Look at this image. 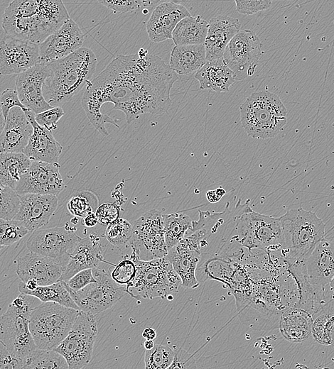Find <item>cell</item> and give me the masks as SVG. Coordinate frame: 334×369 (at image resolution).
Instances as JSON below:
<instances>
[{
	"label": "cell",
	"instance_id": "cell-6",
	"mask_svg": "<svg viewBox=\"0 0 334 369\" xmlns=\"http://www.w3.org/2000/svg\"><path fill=\"white\" fill-rule=\"evenodd\" d=\"M239 111L242 127L253 138H273L287 122V110L283 102L278 95L268 91L251 94Z\"/></svg>",
	"mask_w": 334,
	"mask_h": 369
},
{
	"label": "cell",
	"instance_id": "cell-47",
	"mask_svg": "<svg viewBox=\"0 0 334 369\" xmlns=\"http://www.w3.org/2000/svg\"><path fill=\"white\" fill-rule=\"evenodd\" d=\"M95 281L92 268H88L77 272L68 280L63 282L69 289L77 291Z\"/></svg>",
	"mask_w": 334,
	"mask_h": 369
},
{
	"label": "cell",
	"instance_id": "cell-19",
	"mask_svg": "<svg viewBox=\"0 0 334 369\" xmlns=\"http://www.w3.org/2000/svg\"><path fill=\"white\" fill-rule=\"evenodd\" d=\"M16 273L21 280H34L38 285H48L60 280L65 263L29 251L16 260Z\"/></svg>",
	"mask_w": 334,
	"mask_h": 369
},
{
	"label": "cell",
	"instance_id": "cell-33",
	"mask_svg": "<svg viewBox=\"0 0 334 369\" xmlns=\"http://www.w3.org/2000/svg\"><path fill=\"white\" fill-rule=\"evenodd\" d=\"M19 292L38 298L43 302H53L80 310L62 280L48 285H38L32 290H23Z\"/></svg>",
	"mask_w": 334,
	"mask_h": 369
},
{
	"label": "cell",
	"instance_id": "cell-20",
	"mask_svg": "<svg viewBox=\"0 0 334 369\" xmlns=\"http://www.w3.org/2000/svg\"><path fill=\"white\" fill-rule=\"evenodd\" d=\"M20 196L18 211L13 219L22 223L33 232L47 225L57 209V195L24 194Z\"/></svg>",
	"mask_w": 334,
	"mask_h": 369
},
{
	"label": "cell",
	"instance_id": "cell-7",
	"mask_svg": "<svg viewBox=\"0 0 334 369\" xmlns=\"http://www.w3.org/2000/svg\"><path fill=\"white\" fill-rule=\"evenodd\" d=\"M80 310L53 302L32 308L29 329L37 348L54 349L66 337Z\"/></svg>",
	"mask_w": 334,
	"mask_h": 369
},
{
	"label": "cell",
	"instance_id": "cell-49",
	"mask_svg": "<svg viewBox=\"0 0 334 369\" xmlns=\"http://www.w3.org/2000/svg\"><path fill=\"white\" fill-rule=\"evenodd\" d=\"M196 368V361L193 355L181 347L176 348L174 349V356L173 361L168 368L169 369Z\"/></svg>",
	"mask_w": 334,
	"mask_h": 369
},
{
	"label": "cell",
	"instance_id": "cell-26",
	"mask_svg": "<svg viewBox=\"0 0 334 369\" xmlns=\"http://www.w3.org/2000/svg\"><path fill=\"white\" fill-rule=\"evenodd\" d=\"M104 246L96 234L92 233L82 238L70 254L60 280L66 282L82 270L97 268L104 260Z\"/></svg>",
	"mask_w": 334,
	"mask_h": 369
},
{
	"label": "cell",
	"instance_id": "cell-10",
	"mask_svg": "<svg viewBox=\"0 0 334 369\" xmlns=\"http://www.w3.org/2000/svg\"><path fill=\"white\" fill-rule=\"evenodd\" d=\"M131 224L132 235L129 244L132 252L130 259L146 261L166 257L168 250L161 211L149 210Z\"/></svg>",
	"mask_w": 334,
	"mask_h": 369
},
{
	"label": "cell",
	"instance_id": "cell-25",
	"mask_svg": "<svg viewBox=\"0 0 334 369\" xmlns=\"http://www.w3.org/2000/svg\"><path fill=\"white\" fill-rule=\"evenodd\" d=\"M204 42L207 61L222 58L231 39L240 31L237 18L219 15L210 18Z\"/></svg>",
	"mask_w": 334,
	"mask_h": 369
},
{
	"label": "cell",
	"instance_id": "cell-39",
	"mask_svg": "<svg viewBox=\"0 0 334 369\" xmlns=\"http://www.w3.org/2000/svg\"><path fill=\"white\" fill-rule=\"evenodd\" d=\"M29 231L20 221L0 218V247L9 246L26 236Z\"/></svg>",
	"mask_w": 334,
	"mask_h": 369
},
{
	"label": "cell",
	"instance_id": "cell-1",
	"mask_svg": "<svg viewBox=\"0 0 334 369\" xmlns=\"http://www.w3.org/2000/svg\"><path fill=\"white\" fill-rule=\"evenodd\" d=\"M178 75L158 55L141 48L136 54L119 55L86 84L81 104L95 129L103 136L116 121L101 112L107 102L125 114L130 123L144 114H161L172 104L170 97Z\"/></svg>",
	"mask_w": 334,
	"mask_h": 369
},
{
	"label": "cell",
	"instance_id": "cell-28",
	"mask_svg": "<svg viewBox=\"0 0 334 369\" xmlns=\"http://www.w3.org/2000/svg\"><path fill=\"white\" fill-rule=\"evenodd\" d=\"M195 78L198 81L200 89L215 92L229 91L236 81L233 72L224 62L222 57L206 61L195 72Z\"/></svg>",
	"mask_w": 334,
	"mask_h": 369
},
{
	"label": "cell",
	"instance_id": "cell-34",
	"mask_svg": "<svg viewBox=\"0 0 334 369\" xmlns=\"http://www.w3.org/2000/svg\"><path fill=\"white\" fill-rule=\"evenodd\" d=\"M26 369H67L69 368L65 358L53 349L36 348L23 363Z\"/></svg>",
	"mask_w": 334,
	"mask_h": 369
},
{
	"label": "cell",
	"instance_id": "cell-46",
	"mask_svg": "<svg viewBox=\"0 0 334 369\" xmlns=\"http://www.w3.org/2000/svg\"><path fill=\"white\" fill-rule=\"evenodd\" d=\"M98 3L114 12H132L140 9L141 0H97Z\"/></svg>",
	"mask_w": 334,
	"mask_h": 369
},
{
	"label": "cell",
	"instance_id": "cell-2",
	"mask_svg": "<svg viewBox=\"0 0 334 369\" xmlns=\"http://www.w3.org/2000/svg\"><path fill=\"white\" fill-rule=\"evenodd\" d=\"M70 18L62 0H13L1 26L15 37L41 43Z\"/></svg>",
	"mask_w": 334,
	"mask_h": 369
},
{
	"label": "cell",
	"instance_id": "cell-57",
	"mask_svg": "<svg viewBox=\"0 0 334 369\" xmlns=\"http://www.w3.org/2000/svg\"><path fill=\"white\" fill-rule=\"evenodd\" d=\"M5 124V119L4 117V115L2 114L1 106H0V133L4 126Z\"/></svg>",
	"mask_w": 334,
	"mask_h": 369
},
{
	"label": "cell",
	"instance_id": "cell-4",
	"mask_svg": "<svg viewBox=\"0 0 334 369\" xmlns=\"http://www.w3.org/2000/svg\"><path fill=\"white\" fill-rule=\"evenodd\" d=\"M283 236L280 250L284 261L291 265L305 260L324 238L325 225L314 212L300 207L279 217Z\"/></svg>",
	"mask_w": 334,
	"mask_h": 369
},
{
	"label": "cell",
	"instance_id": "cell-58",
	"mask_svg": "<svg viewBox=\"0 0 334 369\" xmlns=\"http://www.w3.org/2000/svg\"><path fill=\"white\" fill-rule=\"evenodd\" d=\"M2 247H0V249Z\"/></svg>",
	"mask_w": 334,
	"mask_h": 369
},
{
	"label": "cell",
	"instance_id": "cell-52",
	"mask_svg": "<svg viewBox=\"0 0 334 369\" xmlns=\"http://www.w3.org/2000/svg\"><path fill=\"white\" fill-rule=\"evenodd\" d=\"M98 223L95 212H89L83 218V224L86 227H94Z\"/></svg>",
	"mask_w": 334,
	"mask_h": 369
},
{
	"label": "cell",
	"instance_id": "cell-38",
	"mask_svg": "<svg viewBox=\"0 0 334 369\" xmlns=\"http://www.w3.org/2000/svg\"><path fill=\"white\" fill-rule=\"evenodd\" d=\"M97 197L92 192H81L72 197L67 204L68 211L75 216L84 218L98 207Z\"/></svg>",
	"mask_w": 334,
	"mask_h": 369
},
{
	"label": "cell",
	"instance_id": "cell-30",
	"mask_svg": "<svg viewBox=\"0 0 334 369\" xmlns=\"http://www.w3.org/2000/svg\"><path fill=\"white\" fill-rule=\"evenodd\" d=\"M203 44L175 45L171 53L169 66L176 73L189 75L206 62Z\"/></svg>",
	"mask_w": 334,
	"mask_h": 369
},
{
	"label": "cell",
	"instance_id": "cell-44",
	"mask_svg": "<svg viewBox=\"0 0 334 369\" xmlns=\"http://www.w3.org/2000/svg\"><path fill=\"white\" fill-rule=\"evenodd\" d=\"M0 106L5 120L14 107H20L23 111L27 109L21 103L16 90L9 88L4 90L0 95Z\"/></svg>",
	"mask_w": 334,
	"mask_h": 369
},
{
	"label": "cell",
	"instance_id": "cell-21",
	"mask_svg": "<svg viewBox=\"0 0 334 369\" xmlns=\"http://www.w3.org/2000/svg\"><path fill=\"white\" fill-rule=\"evenodd\" d=\"M23 111L33 128L23 153L31 160L58 164L63 146L55 138L53 131L37 123L32 110L27 109Z\"/></svg>",
	"mask_w": 334,
	"mask_h": 369
},
{
	"label": "cell",
	"instance_id": "cell-51",
	"mask_svg": "<svg viewBox=\"0 0 334 369\" xmlns=\"http://www.w3.org/2000/svg\"><path fill=\"white\" fill-rule=\"evenodd\" d=\"M225 194V189L222 187H219L215 189L208 191L206 192V198L209 202L216 203L219 202Z\"/></svg>",
	"mask_w": 334,
	"mask_h": 369
},
{
	"label": "cell",
	"instance_id": "cell-29",
	"mask_svg": "<svg viewBox=\"0 0 334 369\" xmlns=\"http://www.w3.org/2000/svg\"><path fill=\"white\" fill-rule=\"evenodd\" d=\"M312 314L304 309L293 307L284 312L279 321V330L284 338L294 343L307 339L311 334Z\"/></svg>",
	"mask_w": 334,
	"mask_h": 369
},
{
	"label": "cell",
	"instance_id": "cell-36",
	"mask_svg": "<svg viewBox=\"0 0 334 369\" xmlns=\"http://www.w3.org/2000/svg\"><path fill=\"white\" fill-rule=\"evenodd\" d=\"M311 334L316 341L324 346H334V312L320 309L313 315Z\"/></svg>",
	"mask_w": 334,
	"mask_h": 369
},
{
	"label": "cell",
	"instance_id": "cell-18",
	"mask_svg": "<svg viewBox=\"0 0 334 369\" xmlns=\"http://www.w3.org/2000/svg\"><path fill=\"white\" fill-rule=\"evenodd\" d=\"M50 75L47 63H38L17 75L16 90L21 103L35 114L49 109L50 106L45 100L43 87Z\"/></svg>",
	"mask_w": 334,
	"mask_h": 369
},
{
	"label": "cell",
	"instance_id": "cell-23",
	"mask_svg": "<svg viewBox=\"0 0 334 369\" xmlns=\"http://www.w3.org/2000/svg\"><path fill=\"white\" fill-rule=\"evenodd\" d=\"M33 128L23 110L12 108L0 133V153H23L33 133Z\"/></svg>",
	"mask_w": 334,
	"mask_h": 369
},
{
	"label": "cell",
	"instance_id": "cell-13",
	"mask_svg": "<svg viewBox=\"0 0 334 369\" xmlns=\"http://www.w3.org/2000/svg\"><path fill=\"white\" fill-rule=\"evenodd\" d=\"M262 54V43L256 33L242 30L227 44L222 59L235 80H243L254 75Z\"/></svg>",
	"mask_w": 334,
	"mask_h": 369
},
{
	"label": "cell",
	"instance_id": "cell-5",
	"mask_svg": "<svg viewBox=\"0 0 334 369\" xmlns=\"http://www.w3.org/2000/svg\"><path fill=\"white\" fill-rule=\"evenodd\" d=\"M235 226L230 240L252 250H281L283 236L279 218L254 211L247 200L235 204Z\"/></svg>",
	"mask_w": 334,
	"mask_h": 369
},
{
	"label": "cell",
	"instance_id": "cell-40",
	"mask_svg": "<svg viewBox=\"0 0 334 369\" xmlns=\"http://www.w3.org/2000/svg\"><path fill=\"white\" fill-rule=\"evenodd\" d=\"M105 237L114 246H122L129 243L132 235V224L126 219L119 218L108 225Z\"/></svg>",
	"mask_w": 334,
	"mask_h": 369
},
{
	"label": "cell",
	"instance_id": "cell-42",
	"mask_svg": "<svg viewBox=\"0 0 334 369\" xmlns=\"http://www.w3.org/2000/svg\"><path fill=\"white\" fill-rule=\"evenodd\" d=\"M111 277L120 285H128L136 275V264L131 259L121 260L109 272Z\"/></svg>",
	"mask_w": 334,
	"mask_h": 369
},
{
	"label": "cell",
	"instance_id": "cell-43",
	"mask_svg": "<svg viewBox=\"0 0 334 369\" xmlns=\"http://www.w3.org/2000/svg\"><path fill=\"white\" fill-rule=\"evenodd\" d=\"M65 112L61 106L52 108L35 114L37 123L49 131H54L58 127V122L64 116Z\"/></svg>",
	"mask_w": 334,
	"mask_h": 369
},
{
	"label": "cell",
	"instance_id": "cell-56",
	"mask_svg": "<svg viewBox=\"0 0 334 369\" xmlns=\"http://www.w3.org/2000/svg\"><path fill=\"white\" fill-rule=\"evenodd\" d=\"M328 287L331 292L332 298H334V275L328 283Z\"/></svg>",
	"mask_w": 334,
	"mask_h": 369
},
{
	"label": "cell",
	"instance_id": "cell-35",
	"mask_svg": "<svg viewBox=\"0 0 334 369\" xmlns=\"http://www.w3.org/2000/svg\"><path fill=\"white\" fill-rule=\"evenodd\" d=\"M165 241L168 251L185 236L191 226L190 218L184 214L173 213L163 215Z\"/></svg>",
	"mask_w": 334,
	"mask_h": 369
},
{
	"label": "cell",
	"instance_id": "cell-37",
	"mask_svg": "<svg viewBox=\"0 0 334 369\" xmlns=\"http://www.w3.org/2000/svg\"><path fill=\"white\" fill-rule=\"evenodd\" d=\"M173 356L174 350L169 346L155 345L151 349L145 350V368H168L173 361Z\"/></svg>",
	"mask_w": 334,
	"mask_h": 369
},
{
	"label": "cell",
	"instance_id": "cell-3",
	"mask_svg": "<svg viewBox=\"0 0 334 369\" xmlns=\"http://www.w3.org/2000/svg\"><path fill=\"white\" fill-rule=\"evenodd\" d=\"M50 75L43 93L52 106H61L86 86L96 70L97 59L94 52L82 47L65 57L46 62Z\"/></svg>",
	"mask_w": 334,
	"mask_h": 369
},
{
	"label": "cell",
	"instance_id": "cell-11",
	"mask_svg": "<svg viewBox=\"0 0 334 369\" xmlns=\"http://www.w3.org/2000/svg\"><path fill=\"white\" fill-rule=\"evenodd\" d=\"M97 334L95 315L80 311L68 334L53 350L65 358L69 369L83 368L92 359Z\"/></svg>",
	"mask_w": 334,
	"mask_h": 369
},
{
	"label": "cell",
	"instance_id": "cell-22",
	"mask_svg": "<svg viewBox=\"0 0 334 369\" xmlns=\"http://www.w3.org/2000/svg\"><path fill=\"white\" fill-rule=\"evenodd\" d=\"M190 16L189 11L181 4L173 1L158 4L146 22L149 38L154 43L172 39L173 31L178 23Z\"/></svg>",
	"mask_w": 334,
	"mask_h": 369
},
{
	"label": "cell",
	"instance_id": "cell-55",
	"mask_svg": "<svg viewBox=\"0 0 334 369\" xmlns=\"http://www.w3.org/2000/svg\"><path fill=\"white\" fill-rule=\"evenodd\" d=\"M155 346L153 340H146L144 343L145 350H150Z\"/></svg>",
	"mask_w": 334,
	"mask_h": 369
},
{
	"label": "cell",
	"instance_id": "cell-12",
	"mask_svg": "<svg viewBox=\"0 0 334 369\" xmlns=\"http://www.w3.org/2000/svg\"><path fill=\"white\" fill-rule=\"evenodd\" d=\"M92 270L95 282L77 291L65 285L80 311L95 315L112 307L126 290V286L117 284L109 272L98 268Z\"/></svg>",
	"mask_w": 334,
	"mask_h": 369
},
{
	"label": "cell",
	"instance_id": "cell-15",
	"mask_svg": "<svg viewBox=\"0 0 334 369\" xmlns=\"http://www.w3.org/2000/svg\"><path fill=\"white\" fill-rule=\"evenodd\" d=\"M41 63L39 43L15 37L0 28V74H19Z\"/></svg>",
	"mask_w": 334,
	"mask_h": 369
},
{
	"label": "cell",
	"instance_id": "cell-31",
	"mask_svg": "<svg viewBox=\"0 0 334 369\" xmlns=\"http://www.w3.org/2000/svg\"><path fill=\"white\" fill-rule=\"evenodd\" d=\"M208 26L200 16L185 17L175 27L172 40L175 45L204 44Z\"/></svg>",
	"mask_w": 334,
	"mask_h": 369
},
{
	"label": "cell",
	"instance_id": "cell-8",
	"mask_svg": "<svg viewBox=\"0 0 334 369\" xmlns=\"http://www.w3.org/2000/svg\"><path fill=\"white\" fill-rule=\"evenodd\" d=\"M134 262L135 277L126 286L131 297L136 299L166 298L178 292L181 279L166 257Z\"/></svg>",
	"mask_w": 334,
	"mask_h": 369
},
{
	"label": "cell",
	"instance_id": "cell-14",
	"mask_svg": "<svg viewBox=\"0 0 334 369\" xmlns=\"http://www.w3.org/2000/svg\"><path fill=\"white\" fill-rule=\"evenodd\" d=\"M31 233L26 242L29 251L66 265L70 254L82 239L73 231L64 227L39 228Z\"/></svg>",
	"mask_w": 334,
	"mask_h": 369
},
{
	"label": "cell",
	"instance_id": "cell-17",
	"mask_svg": "<svg viewBox=\"0 0 334 369\" xmlns=\"http://www.w3.org/2000/svg\"><path fill=\"white\" fill-rule=\"evenodd\" d=\"M85 34L71 18L39 43L41 63L67 57L82 47Z\"/></svg>",
	"mask_w": 334,
	"mask_h": 369
},
{
	"label": "cell",
	"instance_id": "cell-54",
	"mask_svg": "<svg viewBox=\"0 0 334 369\" xmlns=\"http://www.w3.org/2000/svg\"><path fill=\"white\" fill-rule=\"evenodd\" d=\"M161 0H141L142 6L144 8H151L157 5Z\"/></svg>",
	"mask_w": 334,
	"mask_h": 369
},
{
	"label": "cell",
	"instance_id": "cell-48",
	"mask_svg": "<svg viewBox=\"0 0 334 369\" xmlns=\"http://www.w3.org/2000/svg\"><path fill=\"white\" fill-rule=\"evenodd\" d=\"M98 223L109 225L119 219V209L113 203L101 204L95 211Z\"/></svg>",
	"mask_w": 334,
	"mask_h": 369
},
{
	"label": "cell",
	"instance_id": "cell-16",
	"mask_svg": "<svg viewBox=\"0 0 334 369\" xmlns=\"http://www.w3.org/2000/svg\"><path fill=\"white\" fill-rule=\"evenodd\" d=\"M59 167L58 163L31 160L15 191L18 195L32 193L58 196L65 188Z\"/></svg>",
	"mask_w": 334,
	"mask_h": 369
},
{
	"label": "cell",
	"instance_id": "cell-24",
	"mask_svg": "<svg viewBox=\"0 0 334 369\" xmlns=\"http://www.w3.org/2000/svg\"><path fill=\"white\" fill-rule=\"evenodd\" d=\"M305 268L313 287H327L334 275V243L324 238L320 240L306 258Z\"/></svg>",
	"mask_w": 334,
	"mask_h": 369
},
{
	"label": "cell",
	"instance_id": "cell-50",
	"mask_svg": "<svg viewBox=\"0 0 334 369\" xmlns=\"http://www.w3.org/2000/svg\"><path fill=\"white\" fill-rule=\"evenodd\" d=\"M8 368H23V363L9 352L5 343L0 339V369Z\"/></svg>",
	"mask_w": 334,
	"mask_h": 369
},
{
	"label": "cell",
	"instance_id": "cell-27",
	"mask_svg": "<svg viewBox=\"0 0 334 369\" xmlns=\"http://www.w3.org/2000/svg\"><path fill=\"white\" fill-rule=\"evenodd\" d=\"M166 258L180 276L183 287L195 289L200 285L195 272L200 254L185 238L168 251Z\"/></svg>",
	"mask_w": 334,
	"mask_h": 369
},
{
	"label": "cell",
	"instance_id": "cell-53",
	"mask_svg": "<svg viewBox=\"0 0 334 369\" xmlns=\"http://www.w3.org/2000/svg\"><path fill=\"white\" fill-rule=\"evenodd\" d=\"M156 336V331L152 328H146L142 332V336L146 340H154Z\"/></svg>",
	"mask_w": 334,
	"mask_h": 369
},
{
	"label": "cell",
	"instance_id": "cell-9",
	"mask_svg": "<svg viewBox=\"0 0 334 369\" xmlns=\"http://www.w3.org/2000/svg\"><path fill=\"white\" fill-rule=\"evenodd\" d=\"M33 296L21 293L0 316V339L22 363L37 347L29 329Z\"/></svg>",
	"mask_w": 334,
	"mask_h": 369
},
{
	"label": "cell",
	"instance_id": "cell-45",
	"mask_svg": "<svg viewBox=\"0 0 334 369\" xmlns=\"http://www.w3.org/2000/svg\"><path fill=\"white\" fill-rule=\"evenodd\" d=\"M237 11L242 14L252 15L269 9L271 0H235Z\"/></svg>",
	"mask_w": 334,
	"mask_h": 369
},
{
	"label": "cell",
	"instance_id": "cell-32",
	"mask_svg": "<svg viewBox=\"0 0 334 369\" xmlns=\"http://www.w3.org/2000/svg\"><path fill=\"white\" fill-rule=\"evenodd\" d=\"M31 160L23 153H0V182L15 190Z\"/></svg>",
	"mask_w": 334,
	"mask_h": 369
},
{
	"label": "cell",
	"instance_id": "cell-41",
	"mask_svg": "<svg viewBox=\"0 0 334 369\" xmlns=\"http://www.w3.org/2000/svg\"><path fill=\"white\" fill-rule=\"evenodd\" d=\"M20 196L16 192L0 182V218L13 219L18 211Z\"/></svg>",
	"mask_w": 334,
	"mask_h": 369
}]
</instances>
